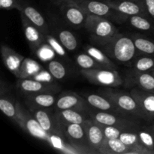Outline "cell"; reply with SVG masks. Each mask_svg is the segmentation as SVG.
<instances>
[{
  "label": "cell",
  "mask_w": 154,
  "mask_h": 154,
  "mask_svg": "<svg viewBox=\"0 0 154 154\" xmlns=\"http://www.w3.org/2000/svg\"><path fill=\"white\" fill-rule=\"evenodd\" d=\"M86 26L93 37L102 43L108 44L116 37V28L110 21L96 15H89Z\"/></svg>",
  "instance_id": "obj_1"
},
{
  "label": "cell",
  "mask_w": 154,
  "mask_h": 154,
  "mask_svg": "<svg viewBox=\"0 0 154 154\" xmlns=\"http://www.w3.org/2000/svg\"><path fill=\"white\" fill-rule=\"evenodd\" d=\"M82 75L93 84L107 87H117L123 83L122 78L117 71L114 69H82Z\"/></svg>",
  "instance_id": "obj_2"
},
{
  "label": "cell",
  "mask_w": 154,
  "mask_h": 154,
  "mask_svg": "<svg viewBox=\"0 0 154 154\" xmlns=\"http://www.w3.org/2000/svg\"><path fill=\"white\" fill-rule=\"evenodd\" d=\"M109 44L111 46L110 54L120 63H128L134 58L136 47L130 38L116 36Z\"/></svg>",
  "instance_id": "obj_3"
},
{
  "label": "cell",
  "mask_w": 154,
  "mask_h": 154,
  "mask_svg": "<svg viewBox=\"0 0 154 154\" xmlns=\"http://www.w3.org/2000/svg\"><path fill=\"white\" fill-rule=\"evenodd\" d=\"M17 122L24 130L26 131L33 137L51 142V135L48 132L42 129L35 117H32L31 116L29 115L27 111H26V110L23 109L19 103L17 104Z\"/></svg>",
  "instance_id": "obj_4"
},
{
  "label": "cell",
  "mask_w": 154,
  "mask_h": 154,
  "mask_svg": "<svg viewBox=\"0 0 154 154\" xmlns=\"http://www.w3.org/2000/svg\"><path fill=\"white\" fill-rule=\"evenodd\" d=\"M111 102L117 105L120 109L126 112L136 114L140 117H144L138 102L133 96L124 94L112 93L109 96Z\"/></svg>",
  "instance_id": "obj_5"
},
{
  "label": "cell",
  "mask_w": 154,
  "mask_h": 154,
  "mask_svg": "<svg viewBox=\"0 0 154 154\" xmlns=\"http://www.w3.org/2000/svg\"><path fill=\"white\" fill-rule=\"evenodd\" d=\"M2 56L5 67L17 77H20L21 66L25 58L13 49L5 45L2 46Z\"/></svg>",
  "instance_id": "obj_6"
},
{
  "label": "cell",
  "mask_w": 154,
  "mask_h": 154,
  "mask_svg": "<svg viewBox=\"0 0 154 154\" xmlns=\"http://www.w3.org/2000/svg\"><path fill=\"white\" fill-rule=\"evenodd\" d=\"M87 134V143L92 149L99 152L101 145L105 140V134L100 124H96L94 122L87 120L84 123Z\"/></svg>",
  "instance_id": "obj_7"
},
{
  "label": "cell",
  "mask_w": 154,
  "mask_h": 154,
  "mask_svg": "<svg viewBox=\"0 0 154 154\" xmlns=\"http://www.w3.org/2000/svg\"><path fill=\"white\" fill-rule=\"evenodd\" d=\"M21 18L26 38L27 39L32 49H38L42 46L44 41L42 35L41 34L37 27L32 23L23 13L21 14Z\"/></svg>",
  "instance_id": "obj_8"
},
{
  "label": "cell",
  "mask_w": 154,
  "mask_h": 154,
  "mask_svg": "<svg viewBox=\"0 0 154 154\" xmlns=\"http://www.w3.org/2000/svg\"><path fill=\"white\" fill-rule=\"evenodd\" d=\"M102 153H135V151L132 147L125 144L120 138H105L103 143L99 150Z\"/></svg>",
  "instance_id": "obj_9"
},
{
  "label": "cell",
  "mask_w": 154,
  "mask_h": 154,
  "mask_svg": "<svg viewBox=\"0 0 154 154\" xmlns=\"http://www.w3.org/2000/svg\"><path fill=\"white\" fill-rule=\"evenodd\" d=\"M132 96L138 102L144 116H154V95L147 94L138 90H134Z\"/></svg>",
  "instance_id": "obj_10"
},
{
  "label": "cell",
  "mask_w": 154,
  "mask_h": 154,
  "mask_svg": "<svg viewBox=\"0 0 154 154\" xmlns=\"http://www.w3.org/2000/svg\"><path fill=\"white\" fill-rule=\"evenodd\" d=\"M78 5L89 13L99 17L108 14L112 8L108 3L99 1H81L78 3Z\"/></svg>",
  "instance_id": "obj_11"
},
{
  "label": "cell",
  "mask_w": 154,
  "mask_h": 154,
  "mask_svg": "<svg viewBox=\"0 0 154 154\" xmlns=\"http://www.w3.org/2000/svg\"><path fill=\"white\" fill-rule=\"evenodd\" d=\"M95 121L103 126H114L119 128H123V126H132L133 123L130 121L121 120L113 114L107 112H98L93 117Z\"/></svg>",
  "instance_id": "obj_12"
},
{
  "label": "cell",
  "mask_w": 154,
  "mask_h": 154,
  "mask_svg": "<svg viewBox=\"0 0 154 154\" xmlns=\"http://www.w3.org/2000/svg\"><path fill=\"white\" fill-rule=\"evenodd\" d=\"M108 4L111 5L112 8L116 9L118 11L124 14L131 15H138L142 12V8L139 5L135 3V2L129 1V0H124V1L117 2H109Z\"/></svg>",
  "instance_id": "obj_13"
},
{
  "label": "cell",
  "mask_w": 154,
  "mask_h": 154,
  "mask_svg": "<svg viewBox=\"0 0 154 154\" xmlns=\"http://www.w3.org/2000/svg\"><path fill=\"white\" fill-rule=\"evenodd\" d=\"M66 132L68 137L74 142L78 144H84V141L87 142V134L84 126L78 123H69L66 126Z\"/></svg>",
  "instance_id": "obj_14"
},
{
  "label": "cell",
  "mask_w": 154,
  "mask_h": 154,
  "mask_svg": "<svg viewBox=\"0 0 154 154\" xmlns=\"http://www.w3.org/2000/svg\"><path fill=\"white\" fill-rule=\"evenodd\" d=\"M82 99L76 95L68 94L61 96L57 102V108L60 110L74 109L82 105Z\"/></svg>",
  "instance_id": "obj_15"
},
{
  "label": "cell",
  "mask_w": 154,
  "mask_h": 154,
  "mask_svg": "<svg viewBox=\"0 0 154 154\" xmlns=\"http://www.w3.org/2000/svg\"><path fill=\"white\" fill-rule=\"evenodd\" d=\"M22 13L38 29L41 30H45L46 26H45V19H44L43 16L35 8L31 7V6H28L23 9Z\"/></svg>",
  "instance_id": "obj_16"
},
{
  "label": "cell",
  "mask_w": 154,
  "mask_h": 154,
  "mask_svg": "<svg viewBox=\"0 0 154 154\" xmlns=\"http://www.w3.org/2000/svg\"><path fill=\"white\" fill-rule=\"evenodd\" d=\"M66 17L68 20L74 25H81L85 20V11L81 7L77 5H71L66 11Z\"/></svg>",
  "instance_id": "obj_17"
},
{
  "label": "cell",
  "mask_w": 154,
  "mask_h": 154,
  "mask_svg": "<svg viewBox=\"0 0 154 154\" xmlns=\"http://www.w3.org/2000/svg\"><path fill=\"white\" fill-rule=\"evenodd\" d=\"M87 101L90 105L103 111H110L114 108L113 103L108 99L96 94H90L87 96Z\"/></svg>",
  "instance_id": "obj_18"
},
{
  "label": "cell",
  "mask_w": 154,
  "mask_h": 154,
  "mask_svg": "<svg viewBox=\"0 0 154 154\" xmlns=\"http://www.w3.org/2000/svg\"><path fill=\"white\" fill-rule=\"evenodd\" d=\"M20 87L26 93H38L48 90V86L42 81L32 79H23L19 83Z\"/></svg>",
  "instance_id": "obj_19"
},
{
  "label": "cell",
  "mask_w": 154,
  "mask_h": 154,
  "mask_svg": "<svg viewBox=\"0 0 154 154\" xmlns=\"http://www.w3.org/2000/svg\"><path fill=\"white\" fill-rule=\"evenodd\" d=\"M41 71V66L38 63L30 59H25L21 66L20 78L36 76Z\"/></svg>",
  "instance_id": "obj_20"
},
{
  "label": "cell",
  "mask_w": 154,
  "mask_h": 154,
  "mask_svg": "<svg viewBox=\"0 0 154 154\" xmlns=\"http://www.w3.org/2000/svg\"><path fill=\"white\" fill-rule=\"evenodd\" d=\"M76 62L78 66L81 67L82 69H99V68H105L100 63L95 60L93 57L89 55L88 54H79L76 57ZM108 69V68H105Z\"/></svg>",
  "instance_id": "obj_21"
},
{
  "label": "cell",
  "mask_w": 154,
  "mask_h": 154,
  "mask_svg": "<svg viewBox=\"0 0 154 154\" xmlns=\"http://www.w3.org/2000/svg\"><path fill=\"white\" fill-rule=\"evenodd\" d=\"M59 40L63 46L68 51H73L78 47V42L72 32L68 30H63L59 33Z\"/></svg>",
  "instance_id": "obj_22"
},
{
  "label": "cell",
  "mask_w": 154,
  "mask_h": 154,
  "mask_svg": "<svg viewBox=\"0 0 154 154\" xmlns=\"http://www.w3.org/2000/svg\"><path fill=\"white\" fill-rule=\"evenodd\" d=\"M87 54L93 57L96 60H97L99 63L103 65L105 68L108 69H114V65L108 57H106L103 52L99 50L98 48L94 47H90L87 48Z\"/></svg>",
  "instance_id": "obj_23"
},
{
  "label": "cell",
  "mask_w": 154,
  "mask_h": 154,
  "mask_svg": "<svg viewBox=\"0 0 154 154\" xmlns=\"http://www.w3.org/2000/svg\"><path fill=\"white\" fill-rule=\"evenodd\" d=\"M35 118L37 120L42 129L47 132L50 133L52 132V122L49 114L44 110H38L34 112Z\"/></svg>",
  "instance_id": "obj_24"
},
{
  "label": "cell",
  "mask_w": 154,
  "mask_h": 154,
  "mask_svg": "<svg viewBox=\"0 0 154 154\" xmlns=\"http://www.w3.org/2000/svg\"><path fill=\"white\" fill-rule=\"evenodd\" d=\"M136 81L141 88L144 90L154 92V75L141 72L137 75Z\"/></svg>",
  "instance_id": "obj_25"
},
{
  "label": "cell",
  "mask_w": 154,
  "mask_h": 154,
  "mask_svg": "<svg viewBox=\"0 0 154 154\" xmlns=\"http://www.w3.org/2000/svg\"><path fill=\"white\" fill-rule=\"evenodd\" d=\"M48 71L53 78L57 80H61L66 76V69L60 62L57 60H51L48 63Z\"/></svg>",
  "instance_id": "obj_26"
},
{
  "label": "cell",
  "mask_w": 154,
  "mask_h": 154,
  "mask_svg": "<svg viewBox=\"0 0 154 154\" xmlns=\"http://www.w3.org/2000/svg\"><path fill=\"white\" fill-rule=\"evenodd\" d=\"M61 117L63 120L69 123H78V124H84V117L79 112H77L74 109L61 110Z\"/></svg>",
  "instance_id": "obj_27"
},
{
  "label": "cell",
  "mask_w": 154,
  "mask_h": 154,
  "mask_svg": "<svg viewBox=\"0 0 154 154\" xmlns=\"http://www.w3.org/2000/svg\"><path fill=\"white\" fill-rule=\"evenodd\" d=\"M0 109L3 114L10 118L17 120V109L11 102L6 99H0Z\"/></svg>",
  "instance_id": "obj_28"
},
{
  "label": "cell",
  "mask_w": 154,
  "mask_h": 154,
  "mask_svg": "<svg viewBox=\"0 0 154 154\" xmlns=\"http://www.w3.org/2000/svg\"><path fill=\"white\" fill-rule=\"evenodd\" d=\"M32 102L42 108H49L55 103V97L53 95L48 93H41V94L34 96L32 98Z\"/></svg>",
  "instance_id": "obj_29"
},
{
  "label": "cell",
  "mask_w": 154,
  "mask_h": 154,
  "mask_svg": "<svg viewBox=\"0 0 154 154\" xmlns=\"http://www.w3.org/2000/svg\"><path fill=\"white\" fill-rule=\"evenodd\" d=\"M134 42L138 51L147 54H154V43L151 41L142 38H137Z\"/></svg>",
  "instance_id": "obj_30"
},
{
  "label": "cell",
  "mask_w": 154,
  "mask_h": 154,
  "mask_svg": "<svg viewBox=\"0 0 154 154\" xmlns=\"http://www.w3.org/2000/svg\"><path fill=\"white\" fill-rule=\"evenodd\" d=\"M135 68L138 72H146L154 69V59L144 57L138 59L135 63Z\"/></svg>",
  "instance_id": "obj_31"
},
{
  "label": "cell",
  "mask_w": 154,
  "mask_h": 154,
  "mask_svg": "<svg viewBox=\"0 0 154 154\" xmlns=\"http://www.w3.org/2000/svg\"><path fill=\"white\" fill-rule=\"evenodd\" d=\"M138 137L141 144L149 153L154 152V138L151 134L146 131H141L138 134Z\"/></svg>",
  "instance_id": "obj_32"
},
{
  "label": "cell",
  "mask_w": 154,
  "mask_h": 154,
  "mask_svg": "<svg viewBox=\"0 0 154 154\" xmlns=\"http://www.w3.org/2000/svg\"><path fill=\"white\" fill-rule=\"evenodd\" d=\"M131 25L133 26L136 29L140 30L147 31L151 29V24L145 18L139 16V15H133L130 18Z\"/></svg>",
  "instance_id": "obj_33"
},
{
  "label": "cell",
  "mask_w": 154,
  "mask_h": 154,
  "mask_svg": "<svg viewBox=\"0 0 154 154\" xmlns=\"http://www.w3.org/2000/svg\"><path fill=\"white\" fill-rule=\"evenodd\" d=\"M46 41L49 46L53 49L54 52H55L56 54H58L59 56H61V57L66 56V51L63 48V45L60 44L57 39L54 38L52 36L48 35L46 37Z\"/></svg>",
  "instance_id": "obj_34"
},
{
  "label": "cell",
  "mask_w": 154,
  "mask_h": 154,
  "mask_svg": "<svg viewBox=\"0 0 154 154\" xmlns=\"http://www.w3.org/2000/svg\"><path fill=\"white\" fill-rule=\"evenodd\" d=\"M101 126L103 129L105 138H109V139L119 138L120 134L122 133L121 128L114 126H103V125H101Z\"/></svg>",
  "instance_id": "obj_35"
},
{
  "label": "cell",
  "mask_w": 154,
  "mask_h": 154,
  "mask_svg": "<svg viewBox=\"0 0 154 154\" xmlns=\"http://www.w3.org/2000/svg\"><path fill=\"white\" fill-rule=\"evenodd\" d=\"M0 7L2 8H17L15 0H0Z\"/></svg>",
  "instance_id": "obj_36"
},
{
  "label": "cell",
  "mask_w": 154,
  "mask_h": 154,
  "mask_svg": "<svg viewBox=\"0 0 154 154\" xmlns=\"http://www.w3.org/2000/svg\"><path fill=\"white\" fill-rule=\"evenodd\" d=\"M144 2L148 13L154 17V0H144Z\"/></svg>",
  "instance_id": "obj_37"
},
{
  "label": "cell",
  "mask_w": 154,
  "mask_h": 154,
  "mask_svg": "<svg viewBox=\"0 0 154 154\" xmlns=\"http://www.w3.org/2000/svg\"><path fill=\"white\" fill-rule=\"evenodd\" d=\"M153 75H154V73H153Z\"/></svg>",
  "instance_id": "obj_38"
}]
</instances>
